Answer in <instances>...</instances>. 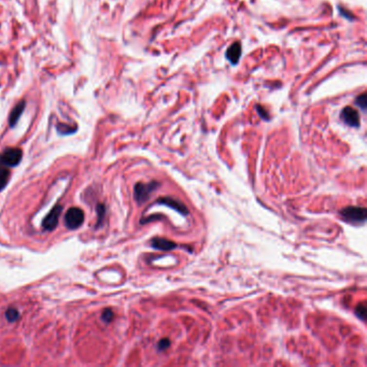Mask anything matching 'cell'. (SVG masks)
Segmentation results:
<instances>
[{
    "mask_svg": "<svg viewBox=\"0 0 367 367\" xmlns=\"http://www.w3.org/2000/svg\"><path fill=\"white\" fill-rule=\"evenodd\" d=\"M160 187V183L157 181H151L149 183H142L139 182L135 185V200L138 203L145 202L147 201L153 192Z\"/></svg>",
    "mask_w": 367,
    "mask_h": 367,
    "instance_id": "obj_1",
    "label": "cell"
},
{
    "mask_svg": "<svg viewBox=\"0 0 367 367\" xmlns=\"http://www.w3.org/2000/svg\"><path fill=\"white\" fill-rule=\"evenodd\" d=\"M340 216L347 222L364 223L366 220V209L363 207H346L340 210Z\"/></svg>",
    "mask_w": 367,
    "mask_h": 367,
    "instance_id": "obj_2",
    "label": "cell"
},
{
    "mask_svg": "<svg viewBox=\"0 0 367 367\" xmlns=\"http://www.w3.org/2000/svg\"><path fill=\"white\" fill-rule=\"evenodd\" d=\"M84 222V212L80 208H70L66 212L65 216V224L69 229H76L82 225Z\"/></svg>",
    "mask_w": 367,
    "mask_h": 367,
    "instance_id": "obj_3",
    "label": "cell"
},
{
    "mask_svg": "<svg viewBox=\"0 0 367 367\" xmlns=\"http://www.w3.org/2000/svg\"><path fill=\"white\" fill-rule=\"evenodd\" d=\"M22 150L18 149V147H8V149L4 150L2 154L0 155L3 164L10 167L18 166L19 164V162L22 161Z\"/></svg>",
    "mask_w": 367,
    "mask_h": 367,
    "instance_id": "obj_4",
    "label": "cell"
},
{
    "mask_svg": "<svg viewBox=\"0 0 367 367\" xmlns=\"http://www.w3.org/2000/svg\"><path fill=\"white\" fill-rule=\"evenodd\" d=\"M63 211V207L60 205L55 206L52 210L50 211L49 215L44 218L42 226L45 229V231H53V229L56 228V226L58 225V221H59V217L62 215Z\"/></svg>",
    "mask_w": 367,
    "mask_h": 367,
    "instance_id": "obj_5",
    "label": "cell"
},
{
    "mask_svg": "<svg viewBox=\"0 0 367 367\" xmlns=\"http://www.w3.org/2000/svg\"><path fill=\"white\" fill-rule=\"evenodd\" d=\"M156 203H160V205H165L170 207L172 209H175L178 212H180L183 216H187L188 215V210L187 208L183 205V203L179 201L175 200L172 197H162L160 200L156 201Z\"/></svg>",
    "mask_w": 367,
    "mask_h": 367,
    "instance_id": "obj_6",
    "label": "cell"
},
{
    "mask_svg": "<svg viewBox=\"0 0 367 367\" xmlns=\"http://www.w3.org/2000/svg\"><path fill=\"white\" fill-rule=\"evenodd\" d=\"M341 119L344 120L346 124L352 127H358L360 125V116L358 111L354 110L351 107H347L341 112Z\"/></svg>",
    "mask_w": 367,
    "mask_h": 367,
    "instance_id": "obj_7",
    "label": "cell"
},
{
    "mask_svg": "<svg viewBox=\"0 0 367 367\" xmlns=\"http://www.w3.org/2000/svg\"><path fill=\"white\" fill-rule=\"evenodd\" d=\"M151 244L153 248L163 250V251H169V250H173L178 247L177 243L165 238H153Z\"/></svg>",
    "mask_w": 367,
    "mask_h": 367,
    "instance_id": "obj_8",
    "label": "cell"
},
{
    "mask_svg": "<svg viewBox=\"0 0 367 367\" xmlns=\"http://www.w3.org/2000/svg\"><path fill=\"white\" fill-rule=\"evenodd\" d=\"M240 55H241V45L240 43L236 42L228 48L226 57L233 65H235L238 63L239 58H240Z\"/></svg>",
    "mask_w": 367,
    "mask_h": 367,
    "instance_id": "obj_9",
    "label": "cell"
},
{
    "mask_svg": "<svg viewBox=\"0 0 367 367\" xmlns=\"http://www.w3.org/2000/svg\"><path fill=\"white\" fill-rule=\"evenodd\" d=\"M24 108H25V103H24V101H21V103L15 106V108L12 110L11 113H10V118H9V124H10V126L14 127L15 124L18 123L19 116H21L22 113H23Z\"/></svg>",
    "mask_w": 367,
    "mask_h": 367,
    "instance_id": "obj_10",
    "label": "cell"
},
{
    "mask_svg": "<svg viewBox=\"0 0 367 367\" xmlns=\"http://www.w3.org/2000/svg\"><path fill=\"white\" fill-rule=\"evenodd\" d=\"M4 166L6 165L3 164L1 157H0V191H2L6 187L10 178V171Z\"/></svg>",
    "mask_w": 367,
    "mask_h": 367,
    "instance_id": "obj_11",
    "label": "cell"
},
{
    "mask_svg": "<svg viewBox=\"0 0 367 367\" xmlns=\"http://www.w3.org/2000/svg\"><path fill=\"white\" fill-rule=\"evenodd\" d=\"M96 210H97V224H96V227H99L101 224L104 223V220H105L106 207L103 205V203H98Z\"/></svg>",
    "mask_w": 367,
    "mask_h": 367,
    "instance_id": "obj_12",
    "label": "cell"
},
{
    "mask_svg": "<svg viewBox=\"0 0 367 367\" xmlns=\"http://www.w3.org/2000/svg\"><path fill=\"white\" fill-rule=\"evenodd\" d=\"M6 318L9 322H15L19 318V313L17 309L10 308L6 312Z\"/></svg>",
    "mask_w": 367,
    "mask_h": 367,
    "instance_id": "obj_13",
    "label": "cell"
},
{
    "mask_svg": "<svg viewBox=\"0 0 367 367\" xmlns=\"http://www.w3.org/2000/svg\"><path fill=\"white\" fill-rule=\"evenodd\" d=\"M355 314L358 315V317L362 320L365 319V315H366V306H365V304H360V305L356 306Z\"/></svg>",
    "mask_w": 367,
    "mask_h": 367,
    "instance_id": "obj_14",
    "label": "cell"
},
{
    "mask_svg": "<svg viewBox=\"0 0 367 367\" xmlns=\"http://www.w3.org/2000/svg\"><path fill=\"white\" fill-rule=\"evenodd\" d=\"M113 319V312H112L111 309H106L103 312V321H105L106 323H109Z\"/></svg>",
    "mask_w": 367,
    "mask_h": 367,
    "instance_id": "obj_15",
    "label": "cell"
},
{
    "mask_svg": "<svg viewBox=\"0 0 367 367\" xmlns=\"http://www.w3.org/2000/svg\"><path fill=\"white\" fill-rule=\"evenodd\" d=\"M169 346H170V340L168 338H164L160 340L159 345H157V348H159V350L161 351H164L167 348H169Z\"/></svg>",
    "mask_w": 367,
    "mask_h": 367,
    "instance_id": "obj_16",
    "label": "cell"
},
{
    "mask_svg": "<svg viewBox=\"0 0 367 367\" xmlns=\"http://www.w3.org/2000/svg\"><path fill=\"white\" fill-rule=\"evenodd\" d=\"M355 103H356V105H358L359 107H361L362 109L365 110L366 109V105H367V103H366V95L363 94V95L359 96V97L356 98Z\"/></svg>",
    "mask_w": 367,
    "mask_h": 367,
    "instance_id": "obj_17",
    "label": "cell"
},
{
    "mask_svg": "<svg viewBox=\"0 0 367 367\" xmlns=\"http://www.w3.org/2000/svg\"><path fill=\"white\" fill-rule=\"evenodd\" d=\"M57 129L58 131L60 132V134H64V135H67V134H70V132H73L74 130H71V127L68 126V125H58L57 126Z\"/></svg>",
    "mask_w": 367,
    "mask_h": 367,
    "instance_id": "obj_18",
    "label": "cell"
}]
</instances>
